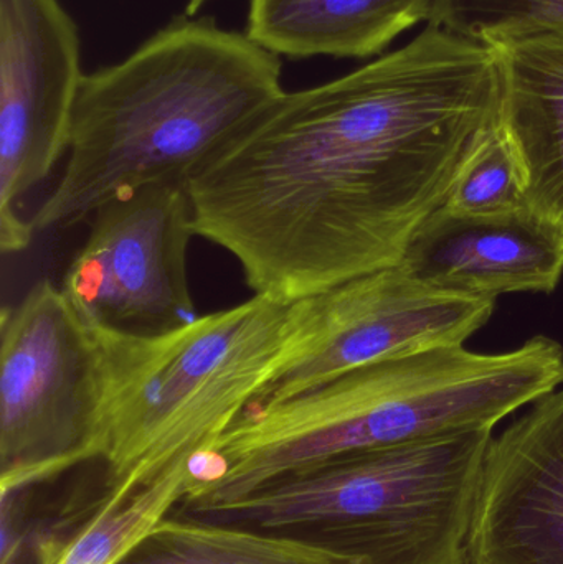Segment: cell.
Wrapping results in <instances>:
<instances>
[{
	"label": "cell",
	"instance_id": "5bb4252c",
	"mask_svg": "<svg viewBox=\"0 0 563 564\" xmlns=\"http://www.w3.org/2000/svg\"><path fill=\"white\" fill-rule=\"evenodd\" d=\"M116 564H350L324 546L171 513Z\"/></svg>",
	"mask_w": 563,
	"mask_h": 564
},
{
	"label": "cell",
	"instance_id": "7c38bea8",
	"mask_svg": "<svg viewBox=\"0 0 563 564\" xmlns=\"http://www.w3.org/2000/svg\"><path fill=\"white\" fill-rule=\"evenodd\" d=\"M495 48L501 66L499 126L521 164L528 208L563 238V36Z\"/></svg>",
	"mask_w": 563,
	"mask_h": 564
},
{
	"label": "cell",
	"instance_id": "5b68a950",
	"mask_svg": "<svg viewBox=\"0 0 563 564\" xmlns=\"http://www.w3.org/2000/svg\"><path fill=\"white\" fill-rule=\"evenodd\" d=\"M286 314V304L253 295L155 337L98 327L108 364L101 460L109 489H138L210 447L263 387Z\"/></svg>",
	"mask_w": 563,
	"mask_h": 564
},
{
	"label": "cell",
	"instance_id": "277c9868",
	"mask_svg": "<svg viewBox=\"0 0 563 564\" xmlns=\"http://www.w3.org/2000/svg\"><path fill=\"white\" fill-rule=\"evenodd\" d=\"M491 440L475 430L349 454L194 517L293 536L350 564H465Z\"/></svg>",
	"mask_w": 563,
	"mask_h": 564
},
{
	"label": "cell",
	"instance_id": "2e32d148",
	"mask_svg": "<svg viewBox=\"0 0 563 564\" xmlns=\"http://www.w3.org/2000/svg\"><path fill=\"white\" fill-rule=\"evenodd\" d=\"M429 23L491 46L563 36V0H435Z\"/></svg>",
	"mask_w": 563,
	"mask_h": 564
},
{
	"label": "cell",
	"instance_id": "52a82bcc",
	"mask_svg": "<svg viewBox=\"0 0 563 564\" xmlns=\"http://www.w3.org/2000/svg\"><path fill=\"white\" fill-rule=\"evenodd\" d=\"M468 297L383 268L288 305L283 344L250 406L280 403L349 371L442 347H459L495 314Z\"/></svg>",
	"mask_w": 563,
	"mask_h": 564
},
{
	"label": "cell",
	"instance_id": "e0dca14e",
	"mask_svg": "<svg viewBox=\"0 0 563 564\" xmlns=\"http://www.w3.org/2000/svg\"><path fill=\"white\" fill-rule=\"evenodd\" d=\"M445 207L468 215L529 210L526 181L511 142L496 126L466 162Z\"/></svg>",
	"mask_w": 563,
	"mask_h": 564
},
{
	"label": "cell",
	"instance_id": "8992f818",
	"mask_svg": "<svg viewBox=\"0 0 563 564\" xmlns=\"http://www.w3.org/2000/svg\"><path fill=\"white\" fill-rule=\"evenodd\" d=\"M0 334L3 496L101 459L108 364L101 330L48 280L3 308Z\"/></svg>",
	"mask_w": 563,
	"mask_h": 564
},
{
	"label": "cell",
	"instance_id": "ba28073f",
	"mask_svg": "<svg viewBox=\"0 0 563 564\" xmlns=\"http://www.w3.org/2000/svg\"><path fill=\"white\" fill-rule=\"evenodd\" d=\"M89 221L88 238L59 284L88 324L155 337L198 317L188 285L195 231L185 185L122 195Z\"/></svg>",
	"mask_w": 563,
	"mask_h": 564
},
{
	"label": "cell",
	"instance_id": "6da1fadb",
	"mask_svg": "<svg viewBox=\"0 0 563 564\" xmlns=\"http://www.w3.org/2000/svg\"><path fill=\"white\" fill-rule=\"evenodd\" d=\"M499 108L498 50L429 23L369 65L284 91L210 159L187 187L195 237L286 305L399 267Z\"/></svg>",
	"mask_w": 563,
	"mask_h": 564
},
{
	"label": "cell",
	"instance_id": "9c48e42d",
	"mask_svg": "<svg viewBox=\"0 0 563 564\" xmlns=\"http://www.w3.org/2000/svg\"><path fill=\"white\" fill-rule=\"evenodd\" d=\"M86 73L78 23L62 0H0V247L29 248L20 202L68 151Z\"/></svg>",
	"mask_w": 563,
	"mask_h": 564
},
{
	"label": "cell",
	"instance_id": "9a60e30c",
	"mask_svg": "<svg viewBox=\"0 0 563 564\" xmlns=\"http://www.w3.org/2000/svg\"><path fill=\"white\" fill-rule=\"evenodd\" d=\"M192 486V460H182L138 489H108L72 536L43 550L40 564L118 563L181 506Z\"/></svg>",
	"mask_w": 563,
	"mask_h": 564
},
{
	"label": "cell",
	"instance_id": "8fae6325",
	"mask_svg": "<svg viewBox=\"0 0 563 564\" xmlns=\"http://www.w3.org/2000/svg\"><path fill=\"white\" fill-rule=\"evenodd\" d=\"M399 267L468 297L551 294L563 276V238L531 210L468 215L443 205L415 231Z\"/></svg>",
	"mask_w": 563,
	"mask_h": 564
},
{
	"label": "cell",
	"instance_id": "7a4b0ae2",
	"mask_svg": "<svg viewBox=\"0 0 563 564\" xmlns=\"http://www.w3.org/2000/svg\"><path fill=\"white\" fill-rule=\"evenodd\" d=\"M281 58L212 17H178L86 73L62 177L33 231L68 230L115 198L185 185L284 89Z\"/></svg>",
	"mask_w": 563,
	"mask_h": 564
},
{
	"label": "cell",
	"instance_id": "4fadbf2b",
	"mask_svg": "<svg viewBox=\"0 0 563 564\" xmlns=\"http://www.w3.org/2000/svg\"><path fill=\"white\" fill-rule=\"evenodd\" d=\"M435 0H250L247 33L280 58H369L429 22Z\"/></svg>",
	"mask_w": 563,
	"mask_h": 564
},
{
	"label": "cell",
	"instance_id": "3957f363",
	"mask_svg": "<svg viewBox=\"0 0 563 564\" xmlns=\"http://www.w3.org/2000/svg\"><path fill=\"white\" fill-rule=\"evenodd\" d=\"M563 384V347L538 335L502 354L442 347L369 365L250 406L197 454L201 482L174 513L201 516L326 460L495 430Z\"/></svg>",
	"mask_w": 563,
	"mask_h": 564
},
{
	"label": "cell",
	"instance_id": "30bf717a",
	"mask_svg": "<svg viewBox=\"0 0 563 564\" xmlns=\"http://www.w3.org/2000/svg\"><path fill=\"white\" fill-rule=\"evenodd\" d=\"M465 564H563V390L492 436Z\"/></svg>",
	"mask_w": 563,
	"mask_h": 564
}]
</instances>
